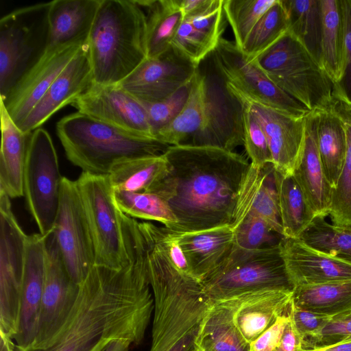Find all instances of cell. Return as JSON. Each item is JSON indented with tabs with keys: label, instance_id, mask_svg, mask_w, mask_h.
I'll use <instances>...</instances> for the list:
<instances>
[{
	"label": "cell",
	"instance_id": "obj_30",
	"mask_svg": "<svg viewBox=\"0 0 351 351\" xmlns=\"http://www.w3.org/2000/svg\"><path fill=\"white\" fill-rule=\"evenodd\" d=\"M322 31L319 64L335 86L344 69L345 48L340 0H319Z\"/></svg>",
	"mask_w": 351,
	"mask_h": 351
},
{
	"label": "cell",
	"instance_id": "obj_46",
	"mask_svg": "<svg viewBox=\"0 0 351 351\" xmlns=\"http://www.w3.org/2000/svg\"><path fill=\"white\" fill-rule=\"evenodd\" d=\"M191 82L167 98L153 103L141 102L148 117L154 136L180 112L187 101Z\"/></svg>",
	"mask_w": 351,
	"mask_h": 351
},
{
	"label": "cell",
	"instance_id": "obj_20",
	"mask_svg": "<svg viewBox=\"0 0 351 351\" xmlns=\"http://www.w3.org/2000/svg\"><path fill=\"white\" fill-rule=\"evenodd\" d=\"M45 237L27 235L25 245L16 348L26 350L35 340L40 311L45 268Z\"/></svg>",
	"mask_w": 351,
	"mask_h": 351
},
{
	"label": "cell",
	"instance_id": "obj_45",
	"mask_svg": "<svg viewBox=\"0 0 351 351\" xmlns=\"http://www.w3.org/2000/svg\"><path fill=\"white\" fill-rule=\"evenodd\" d=\"M217 45L194 28L186 19H183L171 44L173 47L197 66L213 51Z\"/></svg>",
	"mask_w": 351,
	"mask_h": 351
},
{
	"label": "cell",
	"instance_id": "obj_52",
	"mask_svg": "<svg viewBox=\"0 0 351 351\" xmlns=\"http://www.w3.org/2000/svg\"><path fill=\"white\" fill-rule=\"evenodd\" d=\"M183 16H193L207 11L215 0H175Z\"/></svg>",
	"mask_w": 351,
	"mask_h": 351
},
{
	"label": "cell",
	"instance_id": "obj_26",
	"mask_svg": "<svg viewBox=\"0 0 351 351\" xmlns=\"http://www.w3.org/2000/svg\"><path fill=\"white\" fill-rule=\"evenodd\" d=\"M317 112L306 117V136L303 153L292 176L317 217L330 215L332 188L328 182L320 160L317 143Z\"/></svg>",
	"mask_w": 351,
	"mask_h": 351
},
{
	"label": "cell",
	"instance_id": "obj_47",
	"mask_svg": "<svg viewBox=\"0 0 351 351\" xmlns=\"http://www.w3.org/2000/svg\"><path fill=\"white\" fill-rule=\"evenodd\" d=\"M344 32L345 59L343 75L334 86V98L351 106V0H340Z\"/></svg>",
	"mask_w": 351,
	"mask_h": 351
},
{
	"label": "cell",
	"instance_id": "obj_14",
	"mask_svg": "<svg viewBox=\"0 0 351 351\" xmlns=\"http://www.w3.org/2000/svg\"><path fill=\"white\" fill-rule=\"evenodd\" d=\"M53 230L67 271L80 285L95 266V250L76 180L62 178Z\"/></svg>",
	"mask_w": 351,
	"mask_h": 351
},
{
	"label": "cell",
	"instance_id": "obj_7",
	"mask_svg": "<svg viewBox=\"0 0 351 351\" xmlns=\"http://www.w3.org/2000/svg\"><path fill=\"white\" fill-rule=\"evenodd\" d=\"M279 243L254 250L234 246L227 258L200 282L210 302L262 290L293 291Z\"/></svg>",
	"mask_w": 351,
	"mask_h": 351
},
{
	"label": "cell",
	"instance_id": "obj_9",
	"mask_svg": "<svg viewBox=\"0 0 351 351\" xmlns=\"http://www.w3.org/2000/svg\"><path fill=\"white\" fill-rule=\"evenodd\" d=\"M76 182L94 245L95 265L122 269L130 256L108 176L82 171Z\"/></svg>",
	"mask_w": 351,
	"mask_h": 351
},
{
	"label": "cell",
	"instance_id": "obj_15",
	"mask_svg": "<svg viewBox=\"0 0 351 351\" xmlns=\"http://www.w3.org/2000/svg\"><path fill=\"white\" fill-rule=\"evenodd\" d=\"M79 293L71 278L53 230L45 237V268L38 330L29 349H43L64 324ZM28 350V349H27Z\"/></svg>",
	"mask_w": 351,
	"mask_h": 351
},
{
	"label": "cell",
	"instance_id": "obj_8",
	"mask_svg": "<svg viewBox=\"0 0 351 351\" xmlns=\"http://www.w3.org/2000/svg\"><path fill=\"white\" fill-rule=\"evenodd\" d=\"M49 2L15 10L0 19V96L4 100L47 49Z\"/></svg>",
	"mask_w": 351,
	"mask_h": 351
},
{
	"label": "cell",
	"instance_id": "obj_22",
	"mask_svg": "<svg viewBox=\"0 0 351 351\" xmlns=\"http://www.w3.org/2000/svg\"><path fill=\"white\" fill-rule=\"evenodd\" d=\"M293 291L262 290L216 302L222 304L229 310L241 335L250 343L279 317L289 313Z\"/></svg>",
	"mask_w": 351,
	"mask_h": 351
},
{
	"label": "cell",
	"instance_id": "obj_12",
	"mask_svg": "<svg viewBox=\"0 0 351 351\" xmlns=\"http://www.w3.org/2000/svg\"><path fill=\"white\" fill-rule=\"evenodd\" d=\"M210 58L224 80L250 99L297 117H306L311 112L277 86L234 42L221 38Z\"/></svg>",
	"mask_w": 351,
	"mask_h": 351
},
{
	"label": "cell",
	"instance_id": "obj_16",
	"mask_svg": "<svg viewBox=\"0 0 351 351\" xmlns=\"http://www.w3.org/2000/svg\"><path fill=\"white\" fill-rule=\"evenodd\" d=\"M226 84L247 106L263 128L274 170L284 176L292 175L304 147L306 116L297 117L254 101L232 84L228 82Z\"/></svg>",
	"mask_w": 351,
	"mask_h": 351
},
{
	"label": "cell",
	"instance_id": "obj_1",
	"mask_svg": "<svg viewBox=\"0 0 351 351\" xmlns=\"http://www.w3.org/2000/svg\"><path fill=\"white\" fill-rule=\"evenodd\" d=\"M126 243L128 264L121 269H90L68 317L45 348L16 351H105L117 341L141 344L154 313V296L140 235L130 232Z\"/></svg>",
	"mask_w": 351,
	"mask_h": 351
},
{
	"label": "cell",
	"instance_id": "obj_41",
	"mask_svg": "<svg viewBox=\"0 0 351 351\" xmlns=\"http://www.w3.org/2000/svg\"><path fill=\"white\" fill-rule=\"evenodd\" d=\"M288 31L289 21L285 9L281 0H276L254 25L241 50L252 60Z\"/></svg>",
	"mask_w": 351,
	"mask_h": 351
},
{
	"label": "cell",
	"instance_id": "obj_31",
	"mask_svg": "<svg viewBox=\"0 0 351 351\" xmlns=\"http://www.w3.org/2000/svg\"><path fill=\"white\" fill-rule=\"evenodd\" d=\"M317 112L318 152L325 176L333 189L346 160V132L342 120L332 108Z\"/></svg>",
	"mask_w": 351,
	"mask_h": 351
},
{
	"label": "cell",
	"instance_id": "obj_38",
	"mask_svg": "<svg viewBox=\"0 0 351 351\" xmlns=\"http://www.w3.org/2000/svg\"><path fill=\"white\" fill-rule=\"evenodd\" d=\"M332 108L343 123L347 138V152L337 184L332 189L329 215L332 223L351 227V106L335 99Z\"/></svg>",
	"mask_w": 351,
	"mask_h": 351
},
{
	"label": "cell",
	"instance_id": "obj_42",
	"mask_svg": "<svg viewBox=\"0 0 351 351\" xmlns=\"http://www.w3.org/2000/svg\"><path fill=\"white\" fill-rule=\"evenodd\" d=\"M276 0H223V8L235 45L241 49L253 27Z\"/></svg>",
	"mask_w": 351,
	"mask_h": 351
},
{
	"label": "cell",
	"instance_id": "obj_56",
	"mask_svg": "<svg viewBox=\"0 0 351 351\" xmlns=\"http://www.w3.org/2000/svg\"><path fill=\"white\" fill-rule=\"evenodd\" d=\"M339 319H351V313L341 318H339Z\"/></svg>",
	"mask_w": 351,
	"mask_h": 351
},
{
	"label": "cell",
	"instance_id": "obj_50",
	"mask_svg": "<svg viewBox=\"0 0 351 351\" xmlns=\"http://www.w3.org/2000/svg\"><path fill=\"white\" fill-rule=\"evenodd\" d=\"M289 320V313L279 317L273 325L250 343V351H274Z\"/></svg>",
	"mask_w": 351,
	"mask_h": 351
},
{
	"label": "cell",
	"instance_id": "obj_10",
	"mask_svg": "<svg viewBox=\"0 0 351 351\" xmlns=\"http://www.w3.org/2000/svg\"><path fill=\"white\" fill-rule=\"evenodd\" d=\"M62 178L51 136L42 128L34 130L27 143L23 176L24 196L43 235L53 229Z\"/></svg>",
	"mask_w": 351,
	"mask_h": 351
},
{
	"label": "cell",
	"instance_id": "obj_37",
	"mask_svg": "<svg viewBox=\"0 0 351 351\" xmlns=\"http://www.w3.org/2000/svg\"><path fill=\"white\" fill-rule=\"evenodd\" d=\"M281 1L288 18V32L319 64L322 31L319 0Z\"/></svg>",
	"mask_w": 351,
	"mask_h": 351
},
{
	"label": "cell",
	"instance_id": "obj_34",
	"mask_svg": "<svg viewBox=\"0 0 351 351\" xmlns=\"http://www.w3.org/2000/svg\"><path fill=\"white\" fill-rule=\"evenodd\" d=\"M204 117V84L198 67L184 107L168 125L156 134V138L170 146L188 144L201 130Z\"/></svg>",
	"mask_w": 351,
	"mask_h": 351
},
{
	"label": "cell",
	"instance_id": "obj_25",
	"mask_svg": "<svg viewBox=\"0 0 351 351\" xmlns=\"http://www.w3.org/2000/svg\"><path fill=\"white\" fill-rule=\"evenodd\" d=\"M274 171L272 163L262 168L250 165L239 191L231 223L233 229L247 215H253L265 220L275 232L283 237Z\"/></svg>",
	"mask_w": 351,
	"mask_h": 351
},
{
	"label": "cell",
	"instance_id": "obj_19",
	"mask_svg": "<svg viewBox=\"0 0 351 351\" xmlns=\"http://www.w3.org/2000/svg\"><path fill=\"white\" fill-rule=\"evenodd\" d=\"M84 45H73L46 49L40 59L20 79L6 98L1 100L18 127L57 76Z\"/></svg>",
	"mask_w": 351,
	"mask_h": 351
},
{
	"label": "cell",
	"instance_id": "obj_5",
	"mask_svg": "<svg viewBox=\"0 0 351 351\" xmlns=\"http://www.w3.org/2000/svg\"><path fill=\"white\" fill-rule=\"evenodd\" d=\"M56 132L68 160L83 172L108 175L117 162L163 154L170 145L138 136L76 112L62 117Z\"/></svg>",
	"mask_w": 351,
	"mask_h": 351
},
{
	"label": "cell",
	"instance_id": "obj_6",
	"mask_svg": "<svg viewBox=\"0 0 351 351\" xmlns=\"http://www.w3.org/2000/svg\"><path fill=\"white\" fill-rule=\"evenodd\" d=\"M254 60L277 86L309 111L332 108L333 83L318 62L289 32Z\"/></svg>",
	"mask_w": 351,
	"mask_h": 351
},
{
	"label": "cell",
	"instance_id": "obj_43",
	"mask_svg": "<svg viewBox=\"0 0 351 351\" xmlns=\"http://www.w3.org/2000/svg\"><path fill=\"white\" fill-rule=\"evenodd\" d=\"M239 99L243 104V146L250 159V165L256 168H262L269 163H272L266 134L254 114L243 101Z\"/></svg>",
	"mask_w": 351,
	"mask_h": 351
},
{
	"label": "cell",
	"instance_id": "obj_49",
	"mask_svg": "<svg viewBox=\"0 0 351 351\" xmlns=\"http://www.w3.org/2000/svg\"><path fill=\"white\" fill-rule=\"evenodd\" d=\"M351 340V319H332L320 332L303 346L304 351Z\"/></svg>",
	"mask_w": 351,
	"mask_h": 351
},
{
	"label": "cell",
	"instance_id": "obj_35",
	"mask_svg": "<svg viewBox=\"0 0 351 351\" xmlns=\"http://www.w3.org/2000/svg\"><path fill=\"white\" fill-rule=\"evenodd\" d=\"M283 237L298 239L316 215L292 175L274 171Z\"/></svg>",
	"mask_w": 351,
	"mask_h": 351
},
{
	"label": "cell",
	"instance_id": "obj_3",
	"mask_svg": "<svg viewBox=\"0 0 351 351\" xmlns=\"http://www.w3.org/2000/svg\"><path fill=\"white\" fill-rule=\"evenodd\" d=\"M143 246L154 302L149 351H197L212 303L199 281L175 267L157 232L145 234Z\"/></svg>",
	"mask_w": 351,
	"mask_h": 351
},
{
	"label": "cell",
	"instance_id": "obj_48",
	"mask_svg": "<svg viewBox=\"0 0 351 351\" xmlns=\"http://www.w3.org/2000/svg\"><path fill=\"white\" fill-rule=\"evenodd\" d=\"M289 317L302 341L305 343L315 338L332 317L294 306L291 302Z\"/></svg>",
	"mask_w": 351,
	"mask_h": 351
},
{
	"label": "cell",
	"instance_id": "obj_53",
	"mask_svg": "<svg viewBox=\"0 0 351 351\" xmlns=\"http://www.w3.org/2000/svg\"><path fill=\"white\" fill-rule=\"evenodd\" d=\"M306 351H351V340Z\"/></svg>",
	"mask_w": 351,
	"mask_h": 351
},
{
	"label": "cell",
	"instance_id": "obj_11",
	"mask_svg": "<svg viewBox=\"0 0 351 351\" xmlns=\"http://www.w3.org/2000/svg\"><path fill=\"white\" fill-rule=\"evenodd\" d=\"M199 69L204 84V121L188 144L234 151L244 143L243 104L229 90L210 55L200 63Z\"/></svg>",
	"mask_w": 351,
	"mask_h": 351
},
{
	"label": "cell",
	"instance_id": "obj_57",
	"mask_svg": "<svg viewBox=\"0 0 351 351\" xmlns=\"http://www.w3.org/2000/svg\"><path fill=\"white\" fill-rule=\"evenodd\" d=\"M197 351H201V350L199 349V350H197Z\"/></svg>",
	"mask_w": 351,
	"mask_h": 351
},
{
	"label": "cell",
	"instance_id": "obj_13",
	"mask_svg": "<svg viewBox=\"0 0 351 351\" xmlns=\"http://www.w3.org/2000/svg\"><path fill=\"white\" fill-rule=\"evenodd\" d=\"M0 332L14 339L18 332L27 234L0 192Z\"/></svg>",
	"mask_w": 351,
	"mask_h": 351
},
{
	"label": "cell",
	"instance_id": "obj_51",
	"mask_svg": "<svg viewBox=\"0 0 351 351\" xmlns=\"http://www.w3.org/2000/svg\"><path fill=\"white\" fill-rule=\"evenodd\" d=\"M274 351H304L302 339L291 319L287 324L280 341Z\"/></svg>",
	"mask_w": 351,
	"mask_h": 351
},
{
	"label": "cell",
	"instance_id": "obj_40",
	"mask_svg": "<svg viewBox=\"0 0 351 351\" xmlns=\"http://www.w3.org/2000/svg\"><path fill=\"white\" fill-rule=\"evenodd\" d=\"M114 195L118 208L130 217L157 221L167 228L178 223L168 203L154 193L114 189Z\"/></svg>",
	"mask_w": 351,
	"mask_h": 351
},
{
	"label": "cell",
	"instance_id": "obj_4",
	"mask_svg": "<svg viewBox=\"0 0 351 351\" xmlns=\"http://www.w3.org/2000/svg\"><path fill=\"white\" fill-rule=\"evenodd\" d=\"M93 83L118 84L147 58V16L136 0H101L87 41Z\"/></svg>",
	"mask_w": 351,
	"mask_h": 351
},
{
	"label": "cell",
	"instance_id": "obj_18",
	"mask_svg": "<svg viewBox=\"0 0 351 351\" xmlns=\"http://www.w3.org/2000/svg\"><path fill=\"white\" fill-rule=\"evenodd\" d=\"M72 106L77 112L129 133L156 138L142 103L119 84L93 83Z\"/></svg>",
	"mask_w": 351,
	"mask_h": 351
},
{
	"label": "cell",
	"instance_id": "obj_36",
	"mask_svg": "<svg viewBox=\"0 0 351 351\" xmlns=\"http://www.w3.org/2000/svg\"><path fill=\"white\" fill-rule=\"evenodd\" d=\"M197 346L201 351H250L248 343L235 326L229 310L212 303L199 330Z\"/></svg>",
	"mask_w": 351,
	"mask_h": 351
},
{
	"label": "cell",
	"instance_id": "obj_28",
	"mask_svg": "<svg viewBox=\"0 0 351 351\" xmlns=\"http://www.w3.org/2000/svg\"><path fill=\"white\" fill-rule=\"evenodd\" d=\"M0 110V192L10 199L20 197L24 196V168L30 134L24 133L15 124L1 102Z\"/></svg>",
	"mask_w": 351,
	"mask_h": 351
},
{
	"label": "cell",
	"instance_id": "obj_39",
	"mask_svg": "<svg viewBox=\"0 0 351 351\" xmlns=\"http://www.w3.org/2000/svg\"><path fill=\"white\" fill-rule=\"evenodd\" d=\"M298 239L351 264V227L337 226L328 223L324 217H317Z\"/></svg>",
	"mask_w": 351,
	"mask_h": 351
},
{
	"label": "cell",
	"instance_id": "obj_24",
	"mask_svg": "<svg viewBox=\"0 0 351 351\" xmlns=\"http://www.w3.org/2000/svg\"><path fill=\"white\" fill-rule=\"evenodd\" d=\"M170 231L183 251L190 274L199 282L227 258L234 246L231 224L197 231Z\"/></svg>",
	"mask_w": 351,
	"mask_h": 351
},
{
	"label": "cell",
	"instance_id": "obj_17",
	"mask_svg": "<svg viewBox=\"0 0 351 351\" xmlns=\"http://www.w3.org/2000/svg\"><path fill=\"white\" fill-rule=\"evenodd\" d=\"M198 67L171 46L159 58H147L118 84L141 102H156L191 82Z\"/></svg>",
	"mask_w": 351,
	"mask_h": 351
},
{
	"label": "cell",
	"instance_id": "obj_21",
	"mask_svg": "<svg viewBox=\"0 0 351 351\" xmlns=\"http://www.w3.org/2000/svg\"><path fill=\"white\" fill-rule=\"evenodd\" d=\"M93 83L87 44L57 76L19 128L30 134L54 113L71 104Z\"/></svg>",
	"mask_w": 351,
	"mask_h": 351
},
{
	"label": "cell",
	"instance_id": "obj_29",
	"mask_svg": "<svg viewBox=\"0 0 351 351\" xmlns=\"http://www.w3.org/2000/svg\"><path fill=\"white\" fill-rule=\"evenodd\" d=\"M169 173V164L163 154L118 162L108 176L114 189L155 193Z\"/></svg>",
	"mask_w": 351,
	"mask_h": 351
},
{
	"label": "cell",
	"instance_id": "obj_23",
	"mask_svg": "<svg viewBox=\"0 0 351 351\" xmlns=\"http://www.w3.org/2000/svg\"><path fill=\"white\" fill-rule=\"evenodd\" d=\"M282 256L294 287L351 280V264L332 257L299 239L282 237Z\"/></svg>",
	"mask_w": 351,
	"mask_h": 351
},
{
	"label": "cell",
	"instance_id": "obj_2",
	"mask_svg": "<svg viewBox=\"0 0 351 351\" xmlns=\"http://www.w3.org/2000/svg\"><path fill=\"white\" fill-rule=\"evenodd\" d=\"M164 155L169 173L154 194L178 219L168 229L183 232L231 224L250 162L234 151L189 144L171 145Z\"/></svg>",
	"mask_w": 351,
	"mask_h": 351
},
{
	"label": "cell",
	"instance_id": "obj_44",
	"mask_svg": "<svg viewBox=\"0 0 351 351\" xmlns=\"http://www.w3.org/2000/svg\"><path fill=\"white\" fill-rule=\"evenodd\" d=\"M234 246L254 250L278 243L277 234L263 219L253 215H247L234 229Z\"/></svg>",
	"mask_w": 351,
	"mask_h": 351
},
{
	"label": "cell",
	"instance_id": "obj_27",
	"mask_svg": "<svg viewBox=\"0 0 351 351\" xmlns=\"http://www.w3.org/2000/svg\"><path fill=\"white\" fill-rule=\"evenodd\" d=\"M101 0H55L47 14V49L87 44Z\"/></svg>",
	"mask_w": 351,
	"mask_h": 351
},
{
	"label": "cell",
	"instance_id": "obj_32",
	"mask_svg": "<svg viewBox=\"0 0 351 351\" xmlns=\"http://www.w3.org/2000/svg\"><path fill=\"white\" fill-rule=\"evenodd\" d=\"M291 302L298 308L332 319L341 318L351 313V280L295 287Z\"/></svg>",
	"mask_w": 351,
	"mask_h": 351
},
{
	"label": "cell",
	"instance_id": "obj_55",
	"mask_svg": "<svg viewBox=\"0 0 351 351\" xmlns=\"http://www.w3.org/2000/svg\"><path fill=\"white\" fill-rule=\"evenodd\" d=\"M132 346L129 341H117L112 342L105 351H128Z\"/></svg>",
	"mask_w": 351,
	"mask_h": 351
},
{
	"label": "cell",
	"instance_id": "obj_33",
	"mask_svg": "<svg viewBox=\"0 0 351 351\" xmlns=\"http://www.w3.org/2000/svg\"><path fill=\"white\" fill-rule=\"evenodd\" d=\"M146 10L147 58H157L171 47L184 19L175 0L137 1Z\"/></svg>",
	"mask_w": 351,
	"mask_h": 351
},
{
	"label": "cell",
	"instance_id": "obj_54",
	"mask_svg": "<svg viewBox=\"0 0 351 351\" xmlns=\"http://www.w3.org/2000/svg\"><path fill=\"white\" fill-rule=\"evenodd\" d=\"M0 351H16L13 339L0 332Z\"/></svg>",
	"mask_w": 351,
	"mask_h": 351
}]
</instances>
